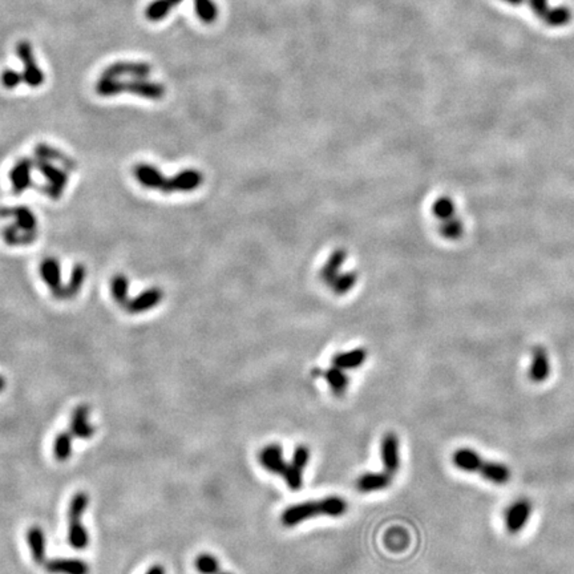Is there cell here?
Masks as SVG:
<instances>
[{
  "instance_id": "6da1fadb",
  "label": "cell",
  "mask_w": 574,
  "mask_h": 574,
  "mask_svg": "<svg viewBox=\"0 0 574 574\" xmlns=\"http://www.w3.org/2000/svg\"><path fill=\"white\" fill-rule=\"evenodd\" d=\"M349 509V504L344 499L338 496H328L317 501H305L286 508L281 515L283 527L293 528L305 523L306 520L314 518L317 516L340 517Z\"/></svg>"
},
{
  "instance_id": "7a4b0ae2",
  "label": "cell",
  "mask_w": 574,
  "mask_h": 574,
  "mask_svg": "<svg viewBox=\"0 0 574 574\" xmlns=\"http://www.w3.org/2000/svg\"><path fill=\"white\" fill-rule=\"evenodd\" d=\"M452 463L456 468L470 473H480L485 480L504 485L512 478V472L503 463L484 461L482 457L470 448H460L454 452Z\"/></svg>"
},
{
  "instance_id": "3957f363",
  "label": "cell",
  "mask_w": 574,
  "mask_h": 574,
  "mask_svg": "<svg viewBox=\"0 0 574 574\" xmlns=\"http://www.w3.org/2000/svg\"><path fill=\"white\" fill-rule=\"evenodd\" d=\"M97 94L101 97H112L123 92L136 94L148 100H161L165 96V87L160 82H151L146 79H130L123 82L120 79L100 77L94 87Z\"/></svg>"
},
{
  "instance_id": "277c9868",
  "label": "cell",
  "mask_w": 574,
  "mask_h": 574,
  "mask_svg": "<svg viewBox=\"0 0 574 574\" xmlns=\"http://www.w3.org/2000/svg\"><path fill=\"white\" fill-rule=\"evenodd\" d=\"M512 6H528L532 12L549 27H565L572 22V11L565 7H551L548 0H503Z\"/></svg>"
},
{
  "instance_id": "5b68a950",
  "label": "cell",
  "mask_w": 574,
  "mask_h": 574,
  "mask_svg": "<svg viewBox=\"0 0 574 574\" xmlns=\"http://www.w3.org/2000/svg\"><path fill=\"white\" fill-rule=\"evenodd\" d=\"M34 165L40 175L48 181L47 185L40 188L42 193H44L49 199H59L68 185L67 169H60L51 161L37 157L34 160Z\"/></svg>"
},
{
  "instance_id": "8992f818",
  "label": "cell",
  "mask_w": 574,
  "mask_h": 574,
  "mask_svg": "<svg viewBox=\"0 0 574 574\" xmlns=\"http://www.w3.org/2000/svg\"><path fill=\"white\" fill-rule=\"evenodd\" d=\"M16 54H18V58L23 61L24 70L22 73H23L24 82H27L31 88H39L43 82H46V76H44V72L40 70L36 64L31 44L25 40L19 42V44L16 46Z\"/></svg>"
},
{
  "instance_id": "52a82bcc",
  "label": "cell",
  "mask_w": 574,
  "mask_h": 574,
  "mask_svg": "<svg viewBox=\"0 0 574 574\" xmlns=\"http://www.w3.org/2000/svg\"><path fill=\"white\" fill-rule=\"evenodd\" d=\"M533 512V504L528 499H520L505 512V528L509 535L520 533L529 521Z\"/></svg>"
},
{
  "instance_id": "ba28073f",
  "label": "cell",
  "mask_w": 574,
  "mask_h": 574,
  "mask_svg": "<svg viewBox=\"0 0 574 574\" xmlns=\"http://www.w3.org/2000/svg\"><path fill=\"white\" fill-rule=\"evenodd\" d=\"M152 72V67L144 61H118L103 70V77L120 79H146Z\"/></svg>"
},
{
  "instance_id": "9c48e42d",
  "label": "cell",
  "mask_w": 574,
  "mask_h": 574,
  "mask_svg": "<svg viewBox=\"0 0 574 574\" xmlns=\"http://www.w3.org/2000/svg\"><path fill=\"white\" fill-rule=\"evenodd\" d=\"M91 408L87 404H80L72 411L70 422V432L73 437L89 440L96 434V427L89 422Z\"/></svg>"
},
{
  "instance_id": "30bf717a",
  "label": "cell",
  "mask_w": 574,
  "mask_h": 574,
  "mask_svg": "<svg viewBox=\"0 0 574 574\" xmlns=\"http://www.w3.org/2000/svg\"><path fill=\"white\" fill-rule=\"evenodd\" d=\"M400 444L399 439L394 432H388L383 436L380 442V457L383 468L387 473L395 475L400 468Z\"/></svg>"
},
{
  "instance_id": "8fae6325",
  "label": "cell",
  "mask_w": 574,
  "mask_h": 574,
  "mask_svg": "<svg viewBox=\"0 0 574 574\" xmlns=\"http://www.w3.org/2000/svg\"><path fill=\"white\" fill-rule=\"evenodd\" d=\"M202 184V175L196 169H187L184 172H180L172 178H166L161 190L164 193H175V192H192L194 189L199 188Z\"/></svg>"
},
{
  "instance_id": "7c38bea8",
  "label": "cell",
  "mask_w": 574,
  "mask_h": 574,
  "mask_svg": "<svg viewBox=\"0 0 574 574\" xmlns=\"http://www.w3.org/2000/svg\"><path fill=\"white\" fill-rule=\"evenodd\" d=\"M34 160L31 158H20L10 172V180H11L12 190L16 194L23 193L25 189L32 187V168H34Z\"/></svg>"
},
{
  "instance_id": "4fadbf2b",
  "label": "cell",
  "mask_w": 574,
  "mask_h": 574,
  "mask_svg": "<svg viewBox=\"0 0 574 574\" xmlns=\"http://www.w3.org/2000/svg\"><path fill=\"white\" fill-rule=\"evenodd\" d=\"M164 294L157 289L153 287L149 290H145L144 293L137 295L133 299H129L128 302L125 304V308L128 310L130 314H140V313H145L152 310L153 307L158 305L163 301Z\"/></svg>"
},
{
  "instance_id": "5bb4252c",
  "label": "cell",
  "mask_w": 574,
  "mask_h": 574,
  "mask_svg": "<svg viewBox=\"0 0 574 574\" xmlns=\"http://www.w3.org/2000/svg\"><path fill=\"white\" fill-rule=\"evenodd\" d=\"M259 463L270 473L282 475L289 463L283 458V451L278 444H269L259 452Z\"/></svg>"
},
{
  "instance_id": "9a60e30c",
  "label": "cell",
  "mask_w": 574,
  "mask_h": 574,
  "mask_svg": "<svg viewBox=\"0 0 574 574\" xmlns=\"http://www.w3.org/2000/svg\"><path fill=\"white\" fill-rule=\"evenodd\" d=\"M49 574H89V565L79 559H55L44 563Z\"/></svg>"
},
{
  "instance_id": "2e32d148",
  "label": "cell",
  "mask_w": 574,
  "mask_h": 574,
  "mask_svg": "<svg viewBox=\"0 0 574 574\" xmlns=\"http://www.w3.org/2000/svg\"><path fill=\"white\" fill-rule=\"evenodd\" d=\"M40 277L47 285L48 289L51 290V293L54 294L55 297L59 294L60 290L63 289V283H61V268H60V262L56 258H46L42 263H40Z\"/></svg>"
},
{
  "instance_id": "e0dca14e",
  "label": "cell",
  "mask_w": 574,
  "mask_h": 574,
  "mask_svg": "<svg viewBox=\"0 0 574 574\" xmlns=\"http://www.w3.org/2000/svg\"><path fill=\"white\" fill-rule=\"evenodd\" d=\"M0 217L15 218V225L22 232H37V218L34 211H30L27 206L3 208L0 209Z\"/></svg>"
},
{
  "instance_id": "ac0fdd59",
  "label": "cell",
  "mask_w": 574,
  "mask_h": 574,
  "mask_svg": "<svg viewBox=\"0 0 574 574\" xmlns=\"http://www.w3.org/2000/svg\"><path fill=\"white\" fill-rule=\"evenodd\" d=\"M392 482V475L385 472H368L362 475L356 481L359 492L370 493L383 491Z\"/></svg>"
},
{
  "instance_id": "d6986e66",
  "label": "cell",
  "mask_w": 574,
  "mask_h": 574,
  "mask_svg": "<svg viewBox=\"0 0 574 574\" xmlns=\"http://www.w3.org/2000/svg\"><path fill=\"white\" fill-rule=\"evenodd\" d=\"M133 175L136 177L137 182L144 188L156 190H161L166 180L156 166L149 164L136 165L133 169Z\"/></svg>"
},
{
  "instance_id": "ffe728a7",
  "label": "cell",
  "mask_w": 574,
  "mask_h": 574,
  "mask_svg": "<svg viewBox=\"0 0 574 574\" xmlns=\"http://www.w3.org/2000/svg\"><path fill=\"white\" fill-rule=\"evenodd\" d=\"M27 544L30 547L32 560L37 565H44L47 561L46 553V535L40 527H31L27 530Z\"/></svg>"
},
{
  "instance_id": "44dd1931",
  "label": "cell",
  "mask_w": 574,
  "mask_h": 574,
  "mask_svg": "<svg viewBox=\"0 0 574 574\" xmlns=\"http://www.w3.org/2000/svg\"><path fill=\"white\" fill-rule=\"evenodd\" d=\"M85 278H87L85 266L82 263L75 265V268L72 269V273H70V281L65 286H63V289L60 290L59 294L55 298L56 299H72L82 290Z\"/></svg>"
},
{
  "instance_id": "7402d4cb",
  "label": "cell",
  "mask_w": 574,
  "mask_h": 574,
  "mask_svg": "<svg viewBox=\"0 0 574 574\" xmlns=\"http://www.w3.org/2000/svg\"><path fill=\"white\" fill-rule=\"evenodd\" d=\"M35 156L37 158H43L51 163H59L64 166V169L73 172L76 169V163L65 153L61 152L58 148H54L47 144H39L35 148Z\"/></svg>"
},
{
  "instance_id": "603a6c76",
  "label": "cell",
  "mask_w": 574,
  "mask_h": 574,
  "mask_svg": "<svg viewBox=\"0 0 574 574\" xmlns=\"http://www.w3.org/2000/svg\"><path fill=\"white\" fill-rule=\"evenodd\" d=\"M551 374V366L549 359L547 356V352L542 349H537L533 354V359L529 370V378L535 383H542L545 382Z\"/></svg>"
},
{
  "instance_id": "cb8c5ba5",
  "label": "cell",
  "mask_w": 574,
  "mask_h": 574,
  "mask_svg": "<svg viewBox=\"0 0 574 574\" xmlns=\"http://www.w3.org/2000/svg\"><path fill=\"white\" fill-rule=\"evenodd\" d=\"M367 359V351L364 349H355L352 351L339 352L332 358V363L342 370H354L361 367Z\"/></svg>"
},
{
  "instance_id": "d4e9b609",
  "label": "cell",
  "mask_w": 574,
  "mask_h": 574,
  "mask_svg": "<svg viewBox=\"0 0 574 574\" xmlns=\"http://www.w3.org/2000/svg\"><path fill=\"white\" fill-rule=\"evenodd\" d=\"M325 379L327 382L328 387L331 388V391L337 395V397H343L344 392L347 391L349 385H350V379L349 376L346 375L344 370H342L339 367H331L323 373Z\"/></svg>"
},
{
  "instance_id": "484cf974",
  "label": "cell",
  "mask_w": 574,
  "mask_h": 574,
  "mask_svg": "<svg viewBox=\"0 0 574 574\" xmlns=\"http://www.w3.org/2000/svg\"><path fill=\"white\" fill-rule=\"evenodd\" d=\"M184 0H153L145 8V18L151 22H160L165 19L169 12L172 11Z\"/></svg>"
},
{
  "instance_id": "4316f807",
  "label": "cell",
  "mask_w": 574,
  "mask_h": 574,
  "mask_svg": "<svg viewBox=\"0 0 574 574\" xmlns=\"http://www.w3.org/2000/svg\"><path fill=\"white\" fill-rule=\"evenodd\" d=\"M346 257H347V254H346L344 250H337L335 253H332L331 257L328 258L327 262L325 263L323 269L320 271L322 280L326 282L327 285H331V282L338 277L340 268L343 266Z\"/></svg>"
},
{
  "instance_id": "83f0119b",
  "label": "cell",
  "mask_w": 574,
  "mask_h": 574,
  "mask_svg": "<svg viewBox=\"0 0 574 574\" xmlns=\"http://www.w3.org/2000/svg\"><path fill=\"white\" fill-rule=\"evenodd\" d=\"M68 542L73 549L82 551L89 544V535L87 528L84 527L82 521L70 523L68 525Z\"/></svg>"
},
{
  "instance_id": "f1b7e54d",
  "label": "cell",
  "mask_w": 574,
  "mask_h": 574,
  "mask_svg": "<svg viewBox=\"0 0 574 574\" xmlns=\"http://www.w3.org/2000/svg\"><path fill=\"white\" fill-rule=\"evenodd\" d=\"M88 505H89L88 493H75L70 500V506H68V521L70 523L82 521V517L85 513Z\"/></svg>"
},
{
  "instance_id": "f546056e",
  "label": "cell",
  "mask_w": 574,
  "mask_h": 574,
  "mask_svg": "<svg viewBox=\"0 0 574 574\" xmlns=\"http://www.w3.org/2000/svg\"><path fill=\"white\" fill-rule=\"evenodd\" d=\"M194 11L202 23H214L218 18V7L214 0H194Z\"/></svg>"
},
{
  "instance_id": "4dcf8cb0",
  "label": "cell",
  "mask_w": 574,
  "mask_h": 574,
  "mask_svg": "<svg viewBox=\"0 0 574 574\" xmlns=\"http://www.w3.org/2000/svg\"><path fill=\"white\" fill-rule=\"evenodd\" d=\"M72 439H73V435L70 432H60L55 437L54 455L60 463L67 461L72 455Z\"/></svg>"
},
{
  "instance_id": "1f68e13d",
  "label": "cell",
  "mask_w": 574,
  "mask_h": 574,
  "mask_svg": "<svg viewBox=\"0 0 574 574\" xmlns=\"http://www.w3.org/2000/svg\"><path fill=\"white\" fill-rule=\"evenodd\" d=\"M129 280L124 274H116L113 280L111 282V294L113 299L120 304L125 306L128 302Z\"/></svg>"
},
{
  "instance_id": "d6a6232c",
  "label": "cell",
  "mask_w": 574,
  "mask_h": 574,
  "mask_svg": "<svg viewBox=\"0 0 574 574\" xmlns=\"http://www.w3.org/2000/svg\"><path fill=\"white\" fill-rule=\"evenodd\" d=\"M283 480L286 482V485L293 491V492H298L301 491L302 485H304V469L295 467L292 463L287 464L286 469L283 470L281 475Z\"/></svg>"
},
{
  "instance_id": "836d02e7",
  "label": "cell",
  "mask_w": 574,
  "mask_h": 574,
  "mask_svg": "<svg viewBox=\"0 0 574 574\" xmlns=\"http://www.w3.org/2000/svg\"><path fill=\"white\" fill-rule=\"evenodd\" d=\"M196 569L199 574H220V563L209 553H202L196 559Z\"/></svg>"
},
{
  "instance_id": "e575fe53",
  "label": "cell",
  "mask_w": 574,
  "mask_h": 574,
  "mask_svg": "<svg viewBox=\"0 0 574 574\" xmlns=\"http://www.w3.org/2000/svg\"><path fill=\"white\" fill-rule=\"evenodd\" d=\"M356 283V274L355 273H343V274H338V277L331 282L332 290L334 293L346 294L351 290L352 287Z\"/></svg>"
},
{
  "instance_id": "d590c367",
  "label": "cell",
  "mask_w": 574,
  "mask_h": 574,
  "mask_svg": "<svg viewBox=\"0 0 574 574\" xmlns=\"http://www.w3.org/2000/svg\"><path fill=\"white\" fill-rule=\"evenodd\" d=\"M1 84L6 89H15L20 82H24L23 73L15 70H4L1 73Z\"/></svg>"
},
{
  "instance_id": "8d00e7d4",
  "label": "cell",
  "mask_w": 574,
  "mask_h": 574,
  "mask_svg": "<svg viewBox=\"0 0 574 574\" xmlns=\"http://www.w3.org/2000/svg\"><path fill=\"white\" fill-rule=\"evenodd\" d=\"M310 456H311V454H310L308 447L298 446L294 449L292 464H294L298 468L305 469L307 464H308V461H310Z\"/></svg>"
},
{
  "instance_id": "74e56055",
  "label": "cell",
  "mask_w": 574,
  "mask_h": 574,
  "mask_svg": "<svg viewBox=\"0 0 574 574\" xmlns=\"http://www.w3.org/2000/svg\"><path fill=\"white\" fill-rule=\"evenodd\" d=\"M145 574H166L163 565H153L152 568Z\"/></svg>"
},
{
  "instance_id": "f35d334b",
  "label": "cell",
  "mask_w": 574,
  "mask_h": 574,
  "mask_svg": "<svg viewBox=\"0 0 574 574\" xmlns=\"http://www.w3.org/2000/svg\"><path fill=\"white\" fill-rule=\"evenodd\" d=\"M6 387H7V382H6L4 376L0 375V392H3L6 389Z\"/></svg>"
},
{
  "instance_id": "ab89813d",
  "label": "cell",
  "mask_w": 574,
  "mask_h": 574,
  "mask_svg": "<svg viewBox=\"0 0 574 574\" xmlns=\"http://www.w3.org/2000/svg\"><path fill=\"white\" fill-rule=\"evenodd\" d=\"M220 574H232V573H227V572H225V573H220Z\"/></svg>"
}]
</instances>
